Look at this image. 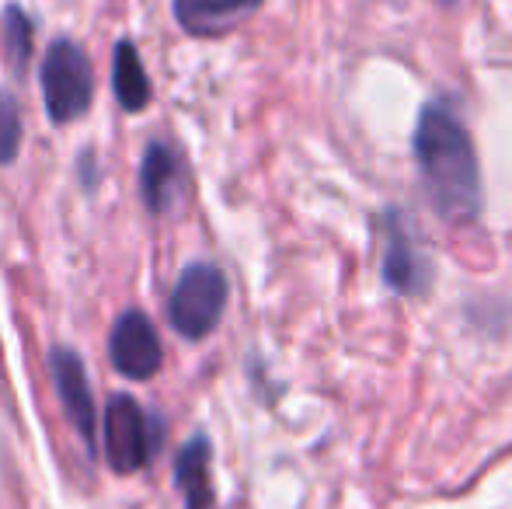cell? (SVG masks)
<instances>
[{
  "label": "cell",
  "instance_id": "cell-6",
  "mask_svg": "<svg viewBox=\"0 0 512 509\" xmlns=\"http://www.w3.org/2000/svg\"><path fill=\"white\" fill-rule=\"evenodd\" d=\"M49 374H53L56 394H60V405H63V412H67L70 426L84 436L88 454L95 457L98 454V408H95V398H91L84 360L74 349L56 346L53 353H49Z\"/></svg>",
  "mask_w": 512,
  "mask_h": 509
},
{
  "label": "cell",
  "instance_id": "cell-14",
  "mask_svg": "<svg viewBox=\"0 0 512 509\" xmlns=\"http://www.w3.org/2000/svg\"><path fill=\"white\" fill-rule=\"evenodd\" d=\"M436 4H443V7H450V4H457V0H436Z\"/></svg>",
  "mask_w": 512,
  "mask_h": 509
},
{
  "label": "cell",
  "instance_id": "cell-4",
  "mask_svg": "<svg viewBox=\"0 0 512 509\" xmlns=\"http://www.w3.org/2000/svg\"><path fill=\"white\" fill-rule=\"evenodd\" d=\"M102 443L105 461L115 475H133V471L147 468V461L154 457V419L143 412L133 394H112L108 398L102 419Z\"/></svg>",
  "mask_w": 512,
  "mask_h": 509
},
{
  "label": "cell",
  "instance_id": "cell-10",
  "mask_svg": "<svg viewBox=\"0 0 512 509\" xmlns=\"http://www.w3.org/2000/svg\"><path fill=\"white\" fill-rule=\"evenodd\" d=\"M209 440L203 433L192 436L175 461V485L185 496V509H209L213 506V482H209Z\"/></svg>",
  "mask_w": 512,
  "mask_h": 509
},
{
  "label": "cell",
  "instance_id": "cell-12",
  "mask_svg": "<svg viewBox=\"0 0 512 509\" xmlns=\"http://www.w3.org/2000/svg\"><path fill=\"white\" fill-rule=\"evenodd\" d=\"M4 42H7L11 70L14 74H25L28 56H32V18L18 4L4 7Z\"/></svg>",
  "mask_w": 512,
  "mask_h": 509
},
{
  "label": "cell",
  "instance_id": "cell-7",
  "mask_svg": "<svg viewBox=\"0 0 512 509\" xmlns=\"http://www.w3.org/2000/svg\"><path fill=\"white\" fill-rule=\"evenodd\" d=\"M384 279L391 290L405 293V297L422 293L429 286V265L422 262V255L411 245L398 210L384 213Z\"/></svg>",
  "mask_w": 512,
  "mask_h": 509
},
{
  "label": "cell",
  "instance_id": "cell-9",
  "mask_svg": "<svg viewBox=\"0 0 512 509\" xmlns=\"http://www.w3.org/2000/svg\"><path fill=\"white\" fill-rule=\"evenodd\" d=\"M178 175H182V168H178L175 150L161 140L150 143L147 154H143V161H140V196L150 213L168 210L171 196H175Z\"/></svg>",
  "mask_w": 512,
  "mask_h": 509
},
{
  "label": "cell",
  "instance_id": "cell-3",
  "mask_svg": "<svg viewBox=\"0 0 512 509\" xmlns=\"http://www.w3.org/2000/svg\"><path fill=\"white\" fill-rule=\"evenodd\" d=\"M227 307V276L213 262H192L171 290L168 318L182 339H206Z\"/></svg>",
  "mask_w": 512,
  "mask_h": 509
},
{
  "label": "cell",
  "instance_id": "cell-2",
  "mask_svg": "<svg viewBox=\"0 0 512 509\" xmlns=\"http://www.w3.org/2000/svg\"><path fill=\"white\" fill-rule=\"evenodd\" d=\"M42 98L56 126L81 119L95 102V70L77 42L56 39L42 60Z\"/></svg>",
  "mask_w": 512,
  "mask_h": 509
},
{
  "label": "cell",
  "instance_id": "cell-8",
  "mask_svg": "<svg viewBox=\"0 0 512 509\" xmlns=\"http://www.w3.org/2000/svg\"><path fill=\"white\" fill-rule=\"evenodd\" d=\"M262 0H175V21L189 35H223L241 25Z\"/></svg>",
  "mask_w": 512,
  "mask_h": 509
},
{
  "label": "cell",
  "instance_id": "cell-1",
  "mask_svg": "<svg viewBox=\"0 0 512 509\" xmlns=\"http://www.w3.org/2000/svg\"><path fill=\"white\" fill-rule=\"evenodd\" d=\"M415 161L439 217L467 224L481 213V168L471 133L446 105L429 102L418 112Z\"/></svg>",
  "mask_w": 512,
  "mask_h": 509
},
{
  "label": "cell",
  "instance_id": "cell-11",
  "mask_svg": "<svg viewBox=\"0 0 512 509\" xmlns=\"http://www.w3.org/2000/svg\"><path fill=\"white\" fill-rule=\"evenodd\" d=\"M112 88L115 98L126 112H143L154 98V88H150V77L143 70L140 49L129 39H122L115 46V60H112Z\"/></svg>",
  "mask_w": 512,
  "mask_h": 509
},
{
  "label": "cell",
  "instance_id": "cell-13",
  "mask_svg": "<svg viewBox=\"0 0 512 509\" xmlns=\"http://www.w3.org/2000/svg\"><path fill=\"white\" fill-rule=\"evenodd\" d=\"M21 150V112L14 95L0 91V164H14Z\"/></svg>",
  "mask_w": 512,
  "mask_h": 509
},
{
  "label": "cell",
  "instance_id": "cell-5",
  "mask_svg": "<svg viewBox=\"0 0 512 509\" xmlns=\"http://www.w3.org/2000/svg\"><path fill=\"white\" fill-rule=\"evenodd\" d=\"M108 360L129 381H150L161 370L164 349L157 339L154 321L143 311H122L119 321L112 325V339H108Z\"/></svg>",
  "mask_w": 512,
  "mask_h": 509
}]
</instances>
